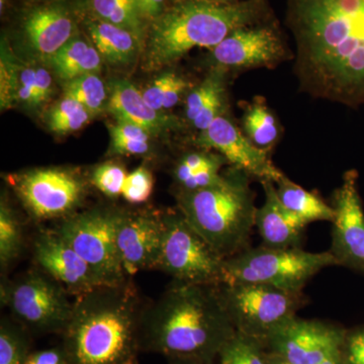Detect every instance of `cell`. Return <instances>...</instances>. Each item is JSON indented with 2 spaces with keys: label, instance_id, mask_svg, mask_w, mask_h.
Segmentation results:
<instances>
[{
  "label": "cell",
  "instance_id": "6da1fadb",
  "mask_svg": "<svg viewBox=\"0 0 364 364\" xmlns=\"http://www.w3.org/2000/svg\"><path fill=\"white\" fill-rule=\"evenodd\" d=\"M299 90L351 109L364 105V0H287Z\"/></svg>",
  "mask_w": 364,
  "mask_h": 364
},
{
  "label": "cell",
  "instance_id": "7a4b0ae2",
  "mask_svg": "<svg viewBox=\"0 0 364 364\" xmlns=\"http://www.w3.org/2000/svg\"><path fill=\"white\" fill-rule=\"evenodd\" d=\"M236 334L219 284L173 280L141 321L142 350L170 359L215 363Z\"/></svg>",
  "mask_w": 364,
  "mask_h": 364
},
{
  "label": "cell",
  "instance_id": "3957f363",
  "mask_svg": "<svg viewBox=\"0 0 364 364\" xmlns=\"http://www.w3.org/2000/svg\"><path fill=\"white\" fill-rule=\"evenodd\" d=\"M144 310L130 280L76 296L62 333L68 364H138Z\"/></svg>",
  "mask_w": 364,
  "mask_h": 364
},
{
  "label": "cell",
  "instance_id": "277c9868",
  "mask_svg": "<svg viewBox=\"0 0 364 364\" xmlns=\"http://www.w3.org/2000/svg\"><path fill=\"white\" fill-rule=\"evenodd\" d=\"M270 18L268 0H181L153 20L145 67L157 70L171 65L193 48L213 49L234 31Z\"/></svg>",
  "mask_w": 364,
  "mask_h": 364
},
{
  "label": "cell",
  "instance_id": "5b68a950",
  "mask_svg": "<svg viewBox=\"0 0 364 364\" xmlns=\"http://www.w3.org/2000/svg\"><path fill=\"white\" fill-rule=\"evenodd\" d=\"M253 177L232 166L214 186L177 193V208L223 258L250 247L257 207Z\"/></svg>",
  "mask_w": 364,
  "mask_h": 364
},
{
  "label": "cell",
  "instance_id": "8992f818",
  "mask_svg": "<svg viewBox=\"0 0 364 364\" xmlns=\"http://www.w3.org/2000/svg\"><path fill=\"white\" fill-rule=\"evenodd\" d=\"M333 267H338V263L330 251L313 253L301 248L275 249L261 244L225 259L222 284H262L304 293L315 275Z\"/></svg>",
  "mask_w": 364,
  "mask_h": 364
},
{
  "label": "cell",
  "instance_id": "52a82bcc",
  "mask_svg": "<svg viewBox=\"0 0 364 364\" xmlns=\"http://www.w3.org/2000/svg\"><path fill=\"white\" fill-rule=\"evenodd\" d=\"M219 291L235 330L263 344L306 305L304 293L254 284H220Z\"/></svg>",
  "mask_w": 364,
  "mask_h": 364
},
{
  "label": "cell",
  "instance_id": "ba28073f",
  "mask_svg": "<svg viewBox=\"0 0 364 364\" xmlns=\"http://www.w3.org/2000/svg\"><path fill=\"white\" fill-rule=\"evenodd\" d=\"M124 210L95 208L62 220L56 232L107 286L129 280L117 249V232Z\"/></svg>",
  "mask_w": 364,
  "mask_h": 364
},
{
  "label": "cell",
  "instance_id": "9c48e42d",
  "mask_svg": "<svg viewBox=\"0 0 364 364\" xmlns=\"http://www.w3.org/2000/svg\"><path fill=\"white\" fill-rule=\"evenodd\" d=\"M164 235L156 269L177 282L220 284L225 258L191 226L178 208L163 212Z\"/></svg>",
  "mask_w": 364,
  "mask_h": 364
},
{
  "label": "cell",
  "instance_id": "30bf717a",
  "mask_svg": "<svg viewBox=\"0 0 364 364\" xmlns=\"http://www.w3.org/2000/svg\"><path fill=\"white\" fill-rule=\"evenodd\" d=\"M61 284L42 270H32L1 284L0 299L21 325L40 333H63L73 301Z\"/></svg>",
  "mask_w": 364,
  "mask_h": 364
},
{
  "label": "cell",
  "instance_id": "8fae6325",
  "mask_svg": "<svg viewBox=\"0 0 364 364\" xmlns=\"http://www.w3.org/2000/svg\"><path fill=\"white\" fill-rule=\"evenodd\" d=\"M294 58V53L287 46L279 23L270 18L230 33L210 49L208 61L213 68L240 72L274 69Z\"/></svg>",
  "mask_w": 364,
  "mask_h": 364
},
{
  "label": "cell",
  "instance_id": "7c38bea8",
  "mask_svg": "<svg viewBox=\"0 0 364 364\" xmlns=\"http://www.w3.org/2000/svg\"><path fill=\"white\" fill-rule=\"evenodd\" d=\"M26 212L36 221L66 219L75 214L85 193L78 174L61 168L28 170L11 178Z\"/></svg>",
  "mask_w": 364,
  "mask_h": 364
},
{
  "label": "cell",
  "instance_id": "4fadbf2b",
  "mask_svg": "<svg viewBox=\"0 0 364 364\" xmlns=\"http://www.w3.org/2000/svg\"><path fill=\"white\" fill-rule=\"evenodd\" d=\"M346 329L324 321H287L268 337V353L286 364H321L341 351Z\"/></svg>",
  "mask_w": 364,
  "mask_h": 364
},
{
  "label": "cell",
  "instance_id": "5bb4252c",
  "mask_svg": "<svg viewBox=\"0 0 364 364\" xmlns=\"http://www.w3.org/2000/svg\"><path fill=\"white\" fill-rule=\"evenodd\" d=\"M358 177V170L345 172L342 183L333 193L335 215L329 251L338 267L364 275V210Z\"/></svg>",
  "mask_w": 364,
  "mask_h": 364
},
{
  "label": "cell",
  "instance_id": "9a60e30c",
  "mask_svg": "<svg viewBox=\"0 0 364 364\" xmlns=\"http://www.w3.org/2000/svg\"><path fill=\"white\" fill-rule=\"evenodd\" d=\"M195 144L200 149L215 151L231 166L247 172L260 182L268 181L275 183L286 176L273 164L270 153L254 146L226 114L218 117L207 130L200 132Z\"/></svg>",
  "mask_w": 364,
  "mask_h": 364
},
{
  "label": "cell",
  "instance_id": "2e32d148",
  "mask_svg": "<svg viewBox=\"0 0 364 364\" xmlns=\"http://www.w3.org/2000/svg\"><path fill=\"white\" fill-rule=\"evenodd\" d=\"M163 235V213L124 210L117 232V249L127 277L141 270L156 269Z\"/></svg>",
  "mask_w": 364,
  "mask_h": 364
},
{
  "label": "cell",
  "instance_id": "e0dca14e",
  "mask_svg": "<svg viewBox=\"0 0 364 364\" xmlns=\"http://www.w3.org/2000/svg\"><path fill=\"white\" fill-rule=\"evenodd\" d=\"M33 246V259L40 269L61 284L69 294L78 296L107 286L56 230L41 232Z\"/></svg>",
  "mask_w": 364,
  "mask_h": 364
},
{
  "label": "cell",
  "instance_id": "ac0fdd59",
  "mask_svg": "<svg viewBox=\"0 0 364 364\" xmlns=\"http://www.w3.org/2000/svg\"><path fill=\"white\" fill-rule=\"evenodd\" d=\"M265 200L257 208L255 227L262 245L269 248H301L306 225L291 215L280 203L274 182L262 181Z\"/></svg>",
  "mask_w": 364,
  "mask_h": 364
},
{
  "label": "cell",
  "instance_id": "d6986e66",
  "mask_svg": "<svg viewBox=\"0 0 364 364\" xmlns=\"http://www.w3.org/2000/svg\"><path fill=\"white\" fill-rule=\"evenodd\" d=\"M107 107L117 121L136 124L150 135H160L181 127L177 117L152 109L144 100L143 93L126 79L112 82Z\"/></svg>",
  "mask_w": 364,
  "mask_h": 364
},
{
  "label": "cell",
  "instance_id": "ffe728a7",
  "mask_svg": "<svg viewBox=\"0 0 364 364\" xmlns=\"http://www.w3.org/2000/svg\"><path fill=\"white\" fill-rule=\"evenodd\" d=\"M23 32L33 51L47 60L75 37L76 26L68 9L50 6L30 13Z\"/></svg>",
  "mask_w": 364,
  "mask_h": 364
},
{
  "label": "cell",
  "instance_id": "44dd1931",
  "mask_svg": "<svg viewBox=\"0 0 364 364\" xmlns=\"http://www.w3.org/2000/svg\"><path fill=\"white\" fill-rule=\"evenodd\" d=\"M228 72L221 67H215L186 97V119L200 133L207 130L215 119L226 114Z\"/></svg>",
  "mask_w": 364,
  "mask_h": 364
},
{
  "label": "cell",
  "instance_id": "7402d4cb",
  "mask_svg": "<svg viewBox=\"0 0 364 364\" xmlns=\"http://www.w3.org/2000/svg\"><path fill=\"white\" fill-rule=\"evenodd\" d=\"M88 33L102 58L112 65H128L140 51L141 42L133 33L100 18L86 21Z\"/></svg>",
  "mask_w": 364,
  "mask_h": 364
},
{
  "label": "cell",
  "instance_id": "603a6c76",
  "mask_svg": "<svg viewBox=\"0 0 364 364\" xmlns=\"http://www.w3.org/2000/svg\"><path fill=\"white\" fill-rule=\"evenodd\" d=\"M241 107V130L254 146L272 152L282 139V127L267 100L257 95L250 102H242Z\"/></svg>",
  "mask_w": 364,
  "mask_h": 364
},
{
  "label": "cell",
  "instance_id": "cb8c5ba5",
  "mask_svg": "<svg viewBox=\"0 0 364 364\" xmlns=\"http://www.w3.org/2000/svg\"><path fill=\"white\" fill-rule=\"evenodd\" d=\"M274 184L282 205L306 226L314 222L332 223L334 208L317 193L301 188L287 176Z\"/></svg>",
  "mask_w": 364,
  "mask_h": 364
},
{
  "label": "cell",
  "instance_id": "d4e9b609",
  "mask_svg": "<svg viewBox=\"0 0 364 364\" xmlns=\"http://www.w3.org/2000/svg\"><path fill=\"white\" fill-rule=\"evenodd\" d=\"M46 61L64 82L86 74H97L102 69V56L95 46L77 36Z\"/></svg>",
  "mask_w": 364,
  "mask_h": 364
},
{
  "label": "cell",
  "instance_id": "484cf974",
  "mask_svg": "<svg viewBox=\"0 0 364 364\" xmlns=\"http://www.w3.org/2000/svg\"><path fill=\"white\" fill-rule=\"evenodd\" d=\"M95 18L123 28L142 42L146 25L136 0H90Z\"/></svg>",
  "mask_w": 364,
  "mask_h": 364
},
{
  "label": "cell",
  "instance_id": "4316f807",
  "mask_svg": "<svg viewBox=\"0 0 364 364\" xmlns=\"http://www.w3.org/2000/svg\"><path fill=\"white\" fill-rule=\"evenodd\" d=\"M191 87V83L186 78L176 72H167L155 79L142 93L144 100L152 109L162 112L176 107Z\"/></svg>",
  "mask_w": 364,
  "mask_h": 364
},
{
  "label": "cell",
  "instance_id": "83f0119b",
  "mask_svg": "<svg viewBox=\"0 0 364 364\" xmlns=\"http://www.w3.org/2000/svg\"><path fill=\"white\" fill-rule=\"evenodd\" d=\"M23 247V226L13 208L1 200L0 205V265L6 269L18 259Z\"/></svg>",
  "mask_w": 364,
  "mask_h": 364
},
{
  "label": "cell",
  "instance_id": "f1b7e54d",
  "mask_svg": "<svg viewBox=\"0 0 364 364\" xmlns=\"http://www.w3.org/2000/svg\"><path fill=\"white\" fill-rule=\"evenodd\" d=\"M65 97H70L95 117L104 112L107 102V90L104 81L97 74H86L64 82Z\"/></svg>",
  "mask_w": 364,
  "mask_h": 364
},
{
  "label": "cell",
  "instance_id": "f546056e",
  "mask_svg": "<svg viewBox=\"0 0 364 364\" xmlns=\"http://www.w3.org/2000/svg\"><path fill=\"white\" fill-rule=\"evenodd\" d=\"M215 364H267L264 344L236 332L224 347Z\"/></svg>",
  "mask_w": 364,
  "mask_h": 364
},
{
  "label": "cell",
  "instance_id": "4dcf8cb0",
  "mask_svg": "<svg viewBox=\"0 0 364 364\" xmlns=\"http://www.w3.org/2000/svg\"><path fill=\"white\" fill-rule=\"evenodd\" d=\"M91 114L82 105L70 97H64L48 114V124L54 133L65 134L80 130L90 121Z\"/></svg>",
  "mask_w": 364,
  "mask_h": 364
},
{
  "label": "cell",
  "instance_id": "1f68e13d",
  "mask_svg": "<svg viewBox=\"0 0 364 364\" xmlns=\"http://www.w3.org/2000/svg\"><path fill=\"white\" fill-rule=\"evenodd\" d=\"M30 342L21 326L4 318L0 325V364H25Z\"/></svg>",
  "mask_w": 364,
  "mask_h": 364
},
{
  "label": "cell",
  "instance_id": "d6a6232c",
  "mask_svg": "<svg viewBox=\"0 0 364 364\" xmlns=\"http://www.w3.org/2000/svg\"><path fill=\"white\" fill-rule=\"evenodd\" d=\"M127 173L123 166L117 163L107 162L98 165L91 172L90 181L107 198H117L123 193Z\"/></svg>",
  "mask_w": 364,
  "mask_h": 364
},
{
  "label": "cell",
  "instance_id": "836d02e7",
  "mask_svg": "<svg viewBox=\"0 0 364 364\" xmlns=\"http://www.w3.org/2000/svg\"><path fill=\"white\" fill-rule=\"evenodd\" d=\"M153 181L152 173L145 166H140L128 173L124 181L122 196L127 202L138 205L149 200L152 195Z\"/></svg>",
  "mask_w": 364,
  "mask_h": 364
},
{
  "label": "cell",
  "instance_id": "e575fe53",
  "mask_svg": "<svg viewBox=\"0 0 364 364\" xmlns=\"http://www.w3.org/2000/svg\"><path fill=\"white\" fill-rule=\"evenodd\" d=\"M202 150L188 153L177 163L174 168V179L178 188H181L191 177L195 176L196 172L222 157L219 153H213L210 150Z\"/></svg>",
  "mask_w": 364,
  "mask_h": 364
},
{
  "label": "cell",
  "instance_id": "d590c367",
  "mask_svg": "<svg viewBox=\"0 0 364 364\" xmlns=\"http://www.w3.org/2000/svg\"><path fill=\"white\" fill-rule=\"evenodd\" d=\"M341 351L345 363L364 364V326L346 330Z\"/></svg>",
  "mask_w": 364,
  "mask_h": 364
},
{
  "label": "cell",
  "instance_id": "8d00e7d4",
  "mask_svg": "<svg viewBox=\"0 0 364 364\" xmlns=\"http://www.w3.org/2000/svg\"><path fill=\"white\" fill-rule=\"evenodd\" d=\"M149 152V142L127 140V139L122 138H112L109 154L142 156V155L148 154Z\"/></svg>",
  "mask_w": 364,
  "mask_h": 364
},
{
  "label": "cell",
  "instance_id": "74e56055",
  "mask_svg": "<svg viewBox=\"0 0 364 364\" xmlns=\"http://www.w3.org/2000/svg\"><path fill=\"white\" fill-rule=\"evenodd\" d=\"M112 138L127 139V140L141 141L149 142L150 134L148 132L136 126V124L117 121L116 124L109 127Z\"/></svg>",
  "mask_w": 364,
  "mask_h": 364
},
{
  "label": "cell",
  "instance_id": "f35d334b",
  "mask_svg": "<svg viewBox=\"0 0 364 364\" xmlns=\"http://www.w3.org/2000/svg\"><path fill=\"white\" fill-rule=\"evenodd\" d=\"M25 364H68L63 348H51L33 352Z\"/></svg>",
  "mask_w": 364,
  "mask_h": 364
},
{
  "label": "cell",
  "instance_id": "ab89813d",
  "mask_svg": "<svg viewBox=\"0 0 364 364\" xmlns=\"http://www.w3.org/2000/svg\"><path fill=\"white\" fill-rule=\"evenodd\" d=\"M52 93V77L44 68H36V107L47 102Z\"/></svg>",
  "mask_w": 364,
  "mask_h": 364
},
{
  "label": "cell",
  "instance_id": "60d3db41",
  "mask_svg": "<svg viewBox=\"0 0 364 364\" xmlns=\"http://www.w3.org/2000/svg\"><path fill=\"white\" fill-rule=\"evenodd\" d=\"M165 0H136L141 13L145 18H156L163 13Z\"/></svg>",
  "mask_w": 364,
  "mask_h": 364
},
{
  "label": "cell",
  "instance_id": "b9f144b4",
  "mask_svg": "<svg viewBox=\"0 0 364 364\" xmlns=\"http://www.w3.org/2000/svg\"><path fill=\"white\" fill-rule=\"evenodd\" d=\"M321 364H346V363H345L343 355H342V351H340L339 353L335 354V355L331 356V358L326 359V360L323 361V363Z\"/></svg>",
  "mask_w": 364,
  "mask_h": 364
},
{
  "label": "cell",
  "instance_id": "7bdbcfd3",
  "mask_svg": "<svg viewBox=\"0 0 364 364\" xmlns=\"http://www.w3.org/2000/svg\"><path fill=\"white\" fill-rule=\"evenodd\" d=\"M169 364H215V363H203L196 360H182V359H170Z\"/></svg>",
  "mask_w": 364,
  "mask_h": 364
},
{
  "label": "cell",
  "instance_id": "ee69618b",
  "mask_svg": "<svg viewBox=\"0 0 364 364\" xmlns=\"http://www.w3.org/2000/svg\"><path fill=\"white\" fill-rule=\"evenodd\" d=\"M267 364H286L267 352Z\"/></svg>",
  "mask_w": 364,
  "mask_h": 364
},
{
  "label": "cell",
  "instance_id": "f6af8a7d",
  "mask_svg": "<svg viewBox=\"0 0 364 364\" xmlns=\"http://www.w3.org/2000/svg\"><path fill=\"white\" fill-rule=\"evenodd\" d=\"M6 0H0V9L1 11H4V4H6Z\"/></svg>",
  "mask_w": 364,
  "mask_h": 364
},
{
  "label": "cell",
  "instance_id": "bcb514c9",
  "mask_svg": "<svg viewBox=\"0 0 364 364\" xmlns=\"http://www.w3.org/2000/svg\"><path fill=\"white\" fill-rule=\"evenodd\" d=\"M213 1H218V2H235L236 0H213Z\"/></svg>",
  "mask_w": 364,
  "mask_h": 364
},
{
  "label": "cell",
  "instance_id": "7dc6e473",
  "mask_svg": "<svg viewBox=\"0 0 364 364\" xmlns=\"http://www.w3.org/2000/svg\"><path fill=\"white\" fill-rule=\"evenodd\" d=\"M179 1H181V0H179Z\"/></svg>",
  "mask_w": 364,
  "mask_h": 364
}]
</instances>
